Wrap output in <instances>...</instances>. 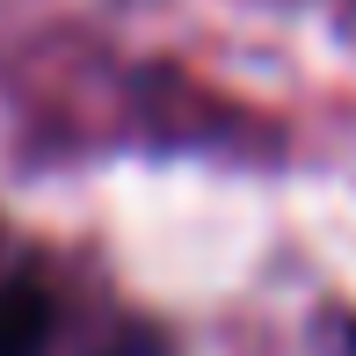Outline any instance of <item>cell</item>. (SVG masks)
I'll use <instances>...</instances> for the list:
<instances>
[{
  "mask_svg": "<svg viewBox=\"0 0 356 356\" xmlns=\"http://www.w3.org/2000/svg\"><path fill=\"white\" fill-rule=\"evenodd\" d=\"M349 356H356V334H349Z\"/></svg>",
  "mask_w": 356,
  "mask_h": 356,
  "instance_id": "cell-2",
  "label": "cell"
},
{
  "mask_svg": "<svg viewBox=\"0 0 356 356\" xmlns=\"http://www.w3.org/2000/svg\"><path fill=\"white\" fill-rule=\"evenodd\" d=\"M51 334V305L37 284H8L0 291V356H37Z\"/></svg>",
  "mask_w": 356,
  "mask_h": 356,
  "instance_id": "cell-1",
  "label": "cell"
}]
</instances>
